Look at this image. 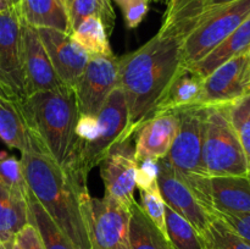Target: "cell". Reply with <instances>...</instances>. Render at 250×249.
I'll return each instance as SVG.
<instances>
[{
  "label": "cell",
  "mask_w": 250,
  "mask_h": 249,
  "mask_svg": "<svg viewBox=\"0 0 250 249\" xmlns=\"http://www.w3.org/2000/svg\"><path fill=\"white\" fill-rule=\"evenodd\" d=\"M181 46V37L158 33L141 48L120 59L119 87L128 106V139L153 116L168 85L183 66Z\"/></svg>",
  "instance_id": "6da1fadb"
},
{
  "label": "cell",
  "mask_w": 250,
  "mask_h": 249,
  "mask_svg": "<svg viewBox=\"0 0 250 249\" xmlns=\"http://www.w3.org/2000/svg\"><path fill=\"white\" fill-rule=\"evenodd\" d=\"M27 187L77 249H92L83 212L85 182L45 153L34 137L21 153Z\"/></svg>",
  "instance_id": "7a4b0ae2"
},
{
  "label": "cell",
  "mask_w": 250,
  "mask_h": 249,
  "mask_svg": "<svg viewBox=\"0 0 250 249\" xmlns=\"http://www.w3.org/2000/svg\"><path fill=\"white\" fill-rule=\"evenodd\" d=\"M22 106L27 126L43 150L59 165L67 166L75 150L80 120L73 88L62 84L36 92L23 98Z\"/></svg>",
  "instance_id": "3957f363"
},
{
  "label": "cell",
  "mask_w": 250,
  "mask_h": 249,
  "mask_svg": "<svg viewBox=\"0 0 250 249\" xmlns=\"http://www.w3.org/2000/svg\"><path fill=\"white\" fill-rule=\"evenodd\" d=\"M248 17L250 0H237L207 10L189 22L160 29L159 33L182 38L183 65L190 66L211 53Z\"/></svg>",
  "instance_id": "277c9868"
},
{
  "label": "cell",
  "mask_w": 250,
  "mask_h": 249,
  "mask_svg": "<svg viewBox=\"0 0 250 249\" xmlns=\"http://www.w3.org/2000/svg\"><path fill=\"white\" fill-rule=\"evenodd\" d=\"M97 119L98 132L95 138L90 143L77 146L70 163L65 166L83 182L87 180L88 172L100 165L115 146L128 142V106L121 88L117 87L110 94Z\"/></svg>",
  "instance_id": "5b68a950"
},
{
  "label": "cell",
  "mask_w": 250,
  "mask_h": 249,
  "mask_svg": "<svg viewBox=\"0 0 250 249\" xmlns=\"http://www.w3.org/2000/svg\"><path fill=\"white\" fill-rule=\"evenodd\" d=\"M229 105L205 106L203 160L209 177L247 176L248 172L243 148L229 116Z\"/></svg>",
  "instance_id": "8992f818"
},
{
  "label": "cell",
  "mask_w": 250,
  "mask_h": 249,
  "mask_svg": "<svg viewBox=\"0 0 250 249\" xmlns=\"http://www.w3.org/2000/svg\"><path fill=\"white\" fill-rule=\"evenodd\" d=\"M83 212L92 249H129V208L109 195L83 194Z\"/></svg>",
  "instance_id": "52a82bcc"
},
{
  "label": "cell",
  "mask_w": 250,
  "mask_h": 249,
  "mask_svg": "<svg viewBox=\"0 0 250 249\" xmlns=\"http://www.w3.org/2000/svg\"><path fill=\"white\" fill-rule=\"evenodd\" d=\"M205 106L178 111V128L165 160L185 176H208L203 160ZM209 177V176H208Z\"/></svg>",
  "instance_id": "ba28073f"
},
{
  "label": "cell",
  "mask_w": 250,
  "mask_h": 249,
  "mask_svg": "<svg viewBox=\"0 0 250 249\" xmlns=\"http://www.w3.org/2000/svg\"><path fill=\"white\" fill-rule=\"evenodd\" d=\"M119 61L114 55H90L73 85L80 116H97L119 87Z\"/></svg>",
  "instance_id": "9c48e42d"
},
{
  "label": "cell",
  "mask_w": 250,
  "mask_h": 249,
  "mask_svg": "<svg viewBox=\"0 0 250 249\" xmlns=\"http://www.w3.org/2000/svg\"><path fill=\"white\" fill-rule=\"evenodd\" d=\"M158 187L165 204L190 222L202 236L215 215L203 204L188 178L176 171L165 159L159 160Z\"/></svg>",
  "instance_id": "30bf717a"
},
{
  "label": "cell",
  "mask_w": 250,
  "mask_h": 249,
  "mask_svg": "<svg viewBox=\"0 0 250 249\" xmlns=\"http://www.w3.org/2000/svg\"><path fill=\"white\" fill-rule=\"evenodd\" d=\"M249 53L226 61L204 77L200 105H229L250 94Z\"/></svg>",
  "instance_id": "8fae6325"
},
{
  "label": "cell",
  "mask_w": 250,
  "mask_h": 249,
  "mask_svg": "<svg viewBox=\"0 0 250 249\" xmlns=\"http://www.w3.org/2000/svg\"><path fill=\"white\" fill-rule=\"evenodd\" d=\"M21 34L26 97L36 92L54 89L62 85L63 83L54 70L36 27L29 26L21 19Z\"/></svg>",
  "instance_id": "7c38bea8"
},
{
  "label": "cell",
  "mask_w": 250,
  "mask_h": 249,
  "mask_svg": "<svg viewBox=\"0 0 250 249\" xmlns=\"http://www.w3.org/2000/svg\"><path fill=\"white\" fill-rule=\"evenodd\" d=\"M0 81L20 97L24 92L21 16L16 7L0 12Z\"/></svg>",
  "instance_id": "4fadbf2b"
},
{
  "label": "cell",
  "mask_w": 250,
  "mask_h": 249,
  "mask_svg": "<svg viewBox=\"0 0 250 249\" xmlns=\"http://www.w3.org/2000/svg\"><path fill=\"white\" fill-rule=\"evenodd\" d=\"M37 31L58 77L65 85L73 87L90 55L70 33L53 28H37Z\"/></svg>",
  "instance_id": "5bb4252c"
},
{
  "label": "cell",
  "mask_w": 250,
  "mask_h": 249,
  "mask_svg": "<svg viewBox=\"0 0 250 249\" xmlns=\"http://www.w3.org/2000/svg\"><path fill=\"white\" fill-rule=\"evenodd\" d=\"M126 143L119 144L110 151L109 155L100 163V172L104 182L105 195L129 208L136 202L134 189L137 187L138 163L134 159L133 151L125 148Z\"/></svg>",
  "instance_id": "9a60e30c"
},
{
  "label": "cell",
  "mask_w": 250,
  "mask_h": 249,
  "mask_svg": "<svg viewBox=\"0 0 250 249\" xmlns=\"http://www.w3.org/2000/svg\"><path fill=\"white\" fill-rule=\"evenodd\" d=\"M178 128V112H164L146 120L136 132L134 159L137 163L167 155Z\"/></svg>",
  "instance_id": "2e32d148"
},
{
  "label": "cell",
  "mask_w": 250,
  "mask_h": 249,
  "mask_svg": "<svg viewBox=\"0 0 250 249\" xmlns=\"http://www.w3.org/2000/svg\"><path fill=\"white\" fill-rule=\"evenodd\" d=\"M23 98L0 81V139L20 153L31 148L32 132L24 117Z\"/></svg>",
  "instance_id": "e0dca14e"
},
{
  "label": "cell",
  "mask_w": 250,
  "mask_h": 249,
  "mask_svg": "<svg viewBox=\"0 0 250 249\" xmlns=\"http://www.w3.org/2000/svg\"><path fill=\"white\" fill-rule=\"evenodd\" d=\"M209 195L214 214L250 212V178L247 176L209 177Z\"/></svg>",
  "instance_id": "ac0fdd59"
},
{
  "label": "cell",
  "mask_w": 250,
  "mask_h": 249,
  "mask_svg": "<svg viewBox=\"0 0 250 249\" xmlns=\"http://www.w3.org/2000/svg\"><path fill=\"white\" fill-rule=\"evenodd\" d=\"M203 81L204 77L189 66L183 65L168 85L153 116L164 112H178L200 105Z\"/></svg>",
  "instance_id": "d6986e66"
},
{
  "label": "cell",
  "mask_w": 250,
  "mask_h": 249,
  "mask_svg": "<svg viewBox=\"0 0 250 249\" xmlns=\"http://www.w3.org/2000/svg\"><path fill=\"white\" fill-rule=\"evenodd\" d=\"M250 51V17L246 20L238 28L232 32L220 45H217L210 54L192 67L202 77H207L215 68L221 66L226 61Z\"/></svg>",
  "instance_id": "ffe728a7"
},
{
  "label": "cell",
  "mask_w": 250,
  "mask_h": 249,
  "mask_svg": "<svg viewBox=\"0 0 250 249\" xmlns=\"http://www.w3.org/2000/svg\"><path fill=\"white\" fill-rule=\"evenodd\" d=\"M22 21L36 28H53L71 34L70 20L58 0H21L19 6Z\"/></svg>",
  "instance_id": "44dd1931"
},
{
  "label": "cell",
  "mask_w": 250,
  "mask_h": 249,
  "mask_svg": "<svg viewBox=\"0 0 250 249\" xmlns=\"http://www.w3.org/2000/svg\"><path fill=\"white\" fill-rule=\"evenodd\" d=\"M26 197L17 194L0 180V243H7L28 224Z\"/></svg>",
  "instance_id": "7402d4cb"
},
{
  "label": "cell",
  "mask_w": 250,
  "mask_h": 249,
  "mask_svg": "<svg viewBox=\"0 0 250 249\" xmlns=\"http://www.w3.org/2000/svg\"><path fill=\"white\" fill-rule=\"evenodd\" d=\"M129 249H172L165 234L153 224L139 204L129 207Z\"/></svg>",
  "instance_id": "603a6c76"
},
{
  "label": "cell",
  "mask_w": 250,
  "mask_h": 249,
  "mask_svg": "<svg viewBox=\"0 0 250 249\" xmlns=\"http://www.w3.org/2000/svg\"><path fill=\"white\" fill-rule=\"evenodd\" d=\"M28 221L36 227L45 249H77L70 238L53 221L31 190L27 192Z\"/></svg>",
  "instance_id": "cb8c5ba5"
},
{
  "label": "cell",
  "mask_w": 250,
  "mask_h": 249,
  "mask_svg": "<svg viewBox=\"0 0 250 249\" xmlns=\"http://www.w3.org/2000/svg\"><path fill=\"white\" fill-rule=\"evenodd\" d=\"M165 234L172 249H205L199 232L167 205L165 207Z\"/></svg>",
  "instance_id": "d4e9b609"
},
{
  "label": "cell",
  "mask_w": 250,
  "mask_h": 249,
  "mask_svg": "<svg viewBox=\"0 0 250 249\" xmlns=\"http://www.w3.org/2000/svg\"><path fill=\"white\" fill-rule=\"evenodd\" d=\"M67 15L70 20L71 33L87 17H98L102 20L106 33L110 36L114 31L116 21V14L110 0H72Z\"/></svg>",
  "instance_id": "484cf974"
},
{
  "label": "cell",
  "mask_w": 250,
  "mask_h": 249,
  "mask_svg": "<svg viewBox=\"0 0 250 249\" xmlns=\"http://www.w3.org/2000/svg\"><path fill=\"white\" fill-rule=\"evenodd\" d=\"M71 37L89 55H112L104 23L98 17H87L73 29Z\"/></svg>",
  "instance_id": "4316f807"
},
{
  "label": "cell",
  "mask_w": 250,
  "mask_h": 249,
  "mask_svg": "<svg viewBox=\"0 0 250 249\" xmlns=\"http://www.w3.org/2000/svg\"><path fill=\"white\" fill-rule=\"evenodd\" d=\"M202 238L205 249H250V242L229 228L217 216L203 232Z\"/></svg>",
  "instance_id": "83f0119b"
},
{
  "label": "cell",
  "mask_w": 250,
  "mask_h": 249,
  "mask_svg": "<svg viewBox=\"0 0 250 249\" xmlns=\"http://www.w3.org/2000/svg\"><path fill=\"white\" fill-rule=\"evenodd\" d=\"M229 116L238 134L247 160V177L250 178V94L229 105Z\"/></svg>",
  "instance_id": "f1b7e54d"
},
{
  "label": "cell",
  "mask_w": 250,
  "mask_h": 249,
  "mask_svg": "<svg viewBox=\"0 0 250 249\" xmlns=\"http://www.w3.org/2000/svg\"><path fill=\"white\" fill-rule=\"evenodd\" d=\"M141 192V204L146 216L153 221V224L165 234V202L160 194L158 186H154L146 189H139ZM166 236V234H165Z\"/></svg>",
  "instance_id": "f546056e"
},
{
  "label": "cell",
  "mask_w": 250,
  "mask_h": 249,
  "mask_svg": "<svg viewBox=\"0 0 250 249\" xmlns=\"http://www.w3.org/2000/svg\"><path fill=\"white\" fill-rule=\"evenodd\" d=\"M0 180L15 193L27 197L28 187L24 180L21 160L15 156L0 158Z\"/></svg>",
  "instance_id": "4dcf8cb0"
},
{
  "label": "cell",
  "mask_w": 250,
  "mask_h": 249,
  "mask_svg": "<svg viewBox=\"0 0 250 249\" xmlns=\"http://www.w3.org/2000/svg\"><path fill=\"white\" fill-rule=\"evenodd\" d=\"M125 23L128 28H136L141 24L149 10V0H128L121 6Z\"/></svg>",
  "instance_id": "1f68e13d"
},
{
  "label": "cell",
  "mask_w": 250,
  "mask_h": 249,
  "mask_svg": "<svg viewBox=\"0 0 250 249\" xmlns=\"http://www.w3.org/2000/svg\"><path fill=\"white\" fill-rule=\"evenodd\" d=\"M158 167L159 160L146 159L138 163L137 170V187L139 189H146L158 186Z\"/></svg>",
  "instance_id": "d6a6232c"
},
{
  "label": "cell",
  "mask_w": 250,
  "mask_h": 249,
  "mask_svg": "<svg viewBox=\"0 0 250 249\" xmlns=\"http://www.w3.org/2000/svg\"><path fill=\"white\" fill-rule=\"evenodd\" d=\"M14 239L22 249H45L36 227L29 222L15 236Z\"/></svg>",
  "instance_id": "836d02e7"
},
{
  "label": "cell",
  "mask_w": 250,
  "mask_h": 249,
  "mask_svg": "<svg viewBox=\"0 0 250 249\" xmlns=\"http://www.w3.org/2000/svg\"><path fill=\"white\" fill-rule=\"evenodd\" d=\"M197 0H168L167 1V9H166L165 15H164V20H168L170 17H172L173 15H176L177 12H180L181 10H183L185 7H187L188 5L193 4Z\"/></svg>",
  "instance_id": "e575fe53"
},
{
  "label": "cell",
  "mask_w": 250,
  "mask_h": 249,
  "mask_svg": "<svg viewBox=\"0 0 250 249\" xmlns=\"http://www.w3.org/2000/svg\"><path fill=\"white\" fill-rule=\"evenodd\" d=\"M10 7H12V6H11V4H10L9 0H0V12L10 9Z\"/></svg>",
  "instance_id": "d590c367"
},
{
  "label": "cell",
  "mask_w": 250,
  "mask_h": 249,
  "mask_svg": "<svg viewBox=\"0 0 250 249\" xmlns=\"http://www.w3.org/2000/svg\"><path fill=\"white\" fill-rule=\"evenodd\" d=\"M58 1L62 5L63 9H65L66 12H67L68 9H70V5H71V2H72V0H58Z\"/></svg>",
  "instance_id": "8d00e7d4"
},
{
  "label": "cell",
  "mask_w": 250,
  "mask_h": 249,
  "mask_svg": "<svg viewBox=\"0 0 250 249\" xmlns=\"http://www.w3.org/2000/svg\"><path fill=\"white\" fill-rule=\"evenodd\" d=\"M9 249H22V248L19 246V243H17L15 239H12L11 242H9Z\"/></svg>",
  "instance_id": "74e56055"
},
{
  "label": "cell",
  "mask_w": 250,
  "mask_h": 249,
  "mask_svg": "<svg viewBox=\"0 0 250 249\" xmlns=\"http://www.w3.org/2000/svg\"><path fill=\"white\" fill-rule=\"evenodd\" d=\"M10 4H11L12 7H16V9H19L20 4H21V0H9Z\"/></svg>",
  "instance_id": "f35d334b"
},
{
  "label": "cell",
  "mask_w": 250,
  "mask_h": 249,
  "mask_svg": "<svg viewBox=\"0 0 250 249\" xmlns=\"http://www.w3.org/2000/svg\"><path fill=\"white\" fill-rule=\"evenodd\" d=\"M0 249H9V242L7 243H0Z\"/></svg>",
  "instance_id": "ab89813d"
},
{
  "label": "cell",
  "mask_w": 250,
  "mask_h": 249,
  "mask_svg": "<svg viewBox=\"0 0 250 249\" xmlns=\"http://www.w3.org/2000/svg\"><path fill=\"white\" fill-rule=\"evenodd\" d=\"M249 75H250V59H249Z\"/></svg>",
  "instance_id": "60d3db41"
},
{
  "label": "cell",
  "mask_w": 250,
  "mask_h": 249,
  "mask_svg": "<svg viewBox=\"0 0 250 249\" xmlns=\"http://www.w3.org/2000/svg\"><path fill=\"white\" fill-rule=\"evenodd\" d=\"M154 1H156V2H159V1H161V0H154Z\"/></svg>",
  "instance_id": "b9f144b4"
},
{
  "label": "cell",
  "mask_w": 250,
  "mask_h": 249,
  "mask_svg": "<svg viewBox=\"0 0 250 249\" xmlns=\"http://www.w3.org/2000/svg\"><path fill=\"white\" fill-rule=\"evenodd\" d=\"M167 1H168V0H167Z\"/></svg>",
  "instance_id": "7bdbcfd3"
}]
</instances>
